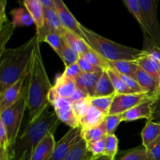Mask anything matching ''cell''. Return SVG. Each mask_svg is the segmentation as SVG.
Returning <instances> with one entry per match:
<instances>
[{"label": "cell", "instance_id": "1", "mask_svg": "<svg viewBox=\"0 0 160 160\" xmlns=\"http://www.w3.org/2000/svg\"><path fill=\"white\" fill-rule=\"evenodd\" d=\"M27 106L28 109V124L35 121L44 111L50 106L48 95L52 86L50 83L45 70L38 42L31 61L30 73L28 77Z\"/></svg>", "mask_w": 160, "mask_h": 160}, {"label": "cell", "instance_id": "2", "mask_svg": "<svg viewBox=\"0 0 160 160\" xmlns=\"http://www.w3.org/2000/svg\"><path fill=\"white\" fill-rule=\"evenodd\" d=\"M38 42L34 34L20 46L6 48L0 53V95L30 73Z\"/></svg>", "mask_w": 160, "mask_h": 160}, {"label": "cell", "instance_id": "3", "mask_svg": "<svg viewBox=\"0 0 160 160\" xmlns=\"http://www.w3.org/2000/svg\"><path fill=\"white\" fill-rule=\"evenodd\" d=\"M48 106L43 113L31 123L27 124L19 136L13 148L15 160H30L36 147L50 133L55 134L60 120Z\"/></svg>", "mask_w": 160, "mask_h": 160}, {"label": "cell", "instance_id": "4", "mask_svg": "<svg viewBox=\"0 0 160 160\" xmlns=\"http://www.w3.org/2000/svg\"><path fill=\"white\" fill-rule=\"evenodd\" d=\"M81 30L84 33V40L89 47L108 62L120 60L137 61L139 58L146 55L143 49L126 46L109 40L82 24Z\"/></svg>", "mask_w": 160, "mask_h": 160}, {"label": "cell", "instance_id": "5", "mask_svg": "<svg viewBox=\"0 0 160 160\" xmlns=\"http://www.w3.org/2000/svg\"><path fill=\"white\" fill-rule=\"evenodd\" d=\"M28 78L26 80L24 92L18 102L0 113V123H2L7 132L9 144L13 152L14 146L19 138V131L23 121L27 106V88H28ZM14 155V154H13Z\"/></svg>", "mask_w": 160, "mask_h": 160}, {"label": "cell", "instance_id": "6", "mask_svg": "<svg viewBox=\"0 0 160 160\" xmlns=\"http://www.w3.org/2000/svg\"><path fill=\"white\" fill-rule=\"evenodd\" d=\"M147 34L160 47V23L158 20V0H138Z\"/></svg>", "mask_w": 160, "mask_h": 160}, {"label": "cell", "instance_id": "7", "mask_svg": "<svg viewBox=\"0 0 160 160\" xmlns=\"http://www.w3.org/2000/svg\"><path fill=\"white\" fill-rule=\"evenodd\" d=\"M48 101L60 122L70 128H80L79 120L73 112V106L70 100L59 97L52 88L48 95Z\"/></svg>", "mask_w": 160, "mask_h": 160}, {"label": "cell", "instance_id": "8", "mask_svg": "<svg viewBox=\"0 0 160 160\" xmlns=\"http://www.w3.org/2000/svg\"><path fill=\"white\" fill-rule=\"evenodd\" d=\"M153 97L157 96H152L146 92L116 94L109 115H117V114L123 113Z\"/></svg>", "mask_w": 160, "mask_h": 160}, {"label": "cell", "instance_id": "9", "mask_svg": "<svg viewBox=\"0 0 160 160\" xmlns=\"http://www.w3.org/2000/svg\"><path fill=\"white\" fill-rule=\"evenodd\" d=\"M81 140H83V136L81 128H70L56 142L52 155L49 160H63Z\"/></svg>", "mask_w": 160, "mask_h": 160}, {"label": "cell", "instance_id": "10", "mask_svg": "<svg viewBox=\"0 0 160 160\" xmlns=\"http://www.w3.org/2000/svg\"><path fill=\"white\" fill-rule=\"evenodd\" d=\"M54 9L64 29L84 39V33L81 30V24L73 17L72 12L62 0H55Z\"/></svg>", "mask_w": 160, "mask_h": 160}, {"label": "cell", "instance_id": "11", "mask_svg": "<svg viewBox=\"0 0 160 160\" xmlns=\"http://www.w3.org/2000/svg\"><path fill=\"white\" fill-rule=\"evenodd\" d=\"M29 73L20 78L16 84L11 86L2 95H0V113L15 104L23 95L26 85V80Z\"/></svg>", "mask_w": 160, "mask_h": 160}, {"label": "cell", "instance_id": "12", "mask_svg": "<svg viewBox=\"0 0 160 160\" xmlns=\"http://www.w3.org/2000/svg\"><path fill=\"white\" fill-rule=\"evenodd\" d=\"M156 98L157 97H153V98L141 103L138 106L132 108L130 110L122 113L123 121L131 122L140 120V119H146L147 121L150 120L152 112V104Z\"/></svg>", "mask_w": 160, "mask_h": 160}, {"label": "cell", "instance_id": "13", "mask_svg": "<svg viewBox=\"0 0 160 160\" xmlns=\"http://www.w3.org/2000/svg\"><path fill=\"white\" fill-rule=\"evenodd\" d=\"M6 2L2 0L0 2V53L6 49V43L9 42L11 36L13 34L15 26L12 23V20L7 18L6 14Z\"/></svg>", "mask_w": 160, "mask_h": 160}, {"label": "cell", "instance_id": "14", "mask_svg": "<svg viewBox=\"0 0 160 160\" xmlns=\"http://www.w3.org/2000/svg\"><path fill=\"white\" fill-rule=\"evenodd\" d=\"M102 72L82 73L74 81L77 88L83 91L90 98L94 97L97 83H98V79L101 77Z\"/></svg>", "mask_w": 160, "mask_h": 160}, {"label": "cell", "instance_id": "15", "mask_svg": "<svg viewBox=\"0 0 160 160\" xmlns=\"http://www.w3.org/2000/svg\"><path fill=\"white\" fill-rule=\"evenodd\" d=\"M136 81L143 91L152 96H158L159 94L160 83L138 67L136 73Z\"/></svg>", "mask_w": 160, "mask_h": 160}, {"label": "cell", "instance_id": "16", "mask_svg": "<svg viewBox=\"0 0 160 160\" xmlns=\"http://www.w3.org/2000/svg\"><path fill=\"white\" fill-rule=\"evenodd\" d=\"M56 145L54 134H48L36 147L30 160H49Z\"/></svg>", "mask_w": 160, "mask_h": 160}, {"label": "cell", "instance_id": "17", "mask_svg": "<svg viewBox=\"0 0 160 160\" xmlns=\"http://www.w3.org/2000/svg\"><path fill=\"white\" fill-rule=\"evenodd\" d=\"M23 4L34 20L36 31H41L45 26V13L41 0H24Z\"/></svg>", "mask_w": 160, "mask_h": 160}, {"label": "cell", "instance_id": "18", "mask_svg": "<svg viewBox=\"0 0 160 160\" xmlns=\"http://www.w3.org/2000/svg\"><path fill=\"white\" fill-rule=\"evenodd\" d=\"M75 81L65 75L60 74L56 79L55 84L52 86V90L59 97L62 98H70L77 90Z\"/></svg>", "mask_w": 160, "mask_h": 160}, {"label": "cell", "instance_id": "19", "mask_svg": "<svg viewBox=\"0 0 160 160\" xmlns=\"http://www.w3.org/2000/svg\"><path fill=\"white\" fill-rule=\"evenodd\" d=\"M106 117L107 116L102 113L101 111L94 107L93 106H91L87 114L81 120H80V128L81 131H87L96 128L105 121Z\"/></svg>", "mask_w": 160, "mask_h": 160}, {"label": "cell", "instance_id": "20", "mask_svg": "<svg viewBox=\"0 0 160 160\" xmlns=\"http://www.w3.org/2000/svg\"><path fill=\"white\" fill-rule=\"evenodd\" d=\"M141 134L142 146L147 149L160 138V123L148 120Z\"/></svg>", "mask_w": 160, "mask_h": 160}, {"label": "cell", "instance_id": "21", "mask_svg": "<svg viewBox=\"0 0 160 160\" xmlns=\"http://www.w3.org/2000/svg\"><path fill=\"white\" fill-rule=\"evenodd\" d=\"M139 67L160 83V62L148 55H145L136 61Z\"/></svg>", "mask_w": 160, "mask_h": 160}, {"label": "cell", "instance_id": "22", "mask_svg": "<svg viewBox=\"0 0 160 160\" xmlns=\"http://www.w3.org/2000/svg\"><path fill=\"white\" fill-rule=\"evenodd\" d=\"M108 64H109V68H112L120 74L125 75L134 80L136 79V73L138 68V65L136 61L120 60L108 62Z\"/></svg>", "mask_w": 160, "mask_h": 160}, {"label": "cell", "instance_id": "23", "mask_svg": "<svg viewBox=\"0 0 160 160\" xmlns=\"http://www.w3.org/2000/svg\"><path fill=\"white\" fill-rule=\"evenodd\" d=\"M116 94L117 93L107 71L106 70H103L97 83L94 97L110 96Z\"/></svg>", "mask_w": 160, "mask_h": 160}, {"label": "cell", "instance_id": "24", "mask_svg": "<svg viewBox=\"0 0 160 160\" xmlns=\"http://www.w3.org/2000/svg\"><path fill=\"white\" fill-rule=\"evenodd\" d=\"M62 38L66 43L70 45L73 49H74L80 56L84 54L91 49L84 39L81 38V37L70 32V31H66L62 34Z\"/></svg>", "mask_w": 160, "mask_h": 160}, {"label": "cell", "instance_id": "25", "mask_svg": "<svg viewBox=\"0 0 160 160\" xmlns=\"http://www.w3.org/2000/svg\"><path fill=\"white\" fill-rule=\"evenodd\" d=\"M12 22L15 28L29 27L34 23L32 17L24 7H19L10 11Z\"/></svg>", "mask_w": 160, "mask_h": 160}, {"label": "cell", "instance_id": "26", "mask_svg": "<svg viewBox=\"0 0 160 160\" xmlns=\"http://www.w3.org/2000/svg\"><path fill=\"white\" fill-rule=\"evenodd\" d=\"M95 156L88 151L85 141L81 140L63 160H91Z\"/></svg>", "mask_w": 160, "mask_h": 160}, {"label": "cell", "instance_id": "27", "mask_svg": "<svg viewBox=\"0 0 160 160\" xmlns=\"http://www.w3.org/2000/svg\"><path fill=\"white\" fill-rule=\"evenodd\" d=\"M82 131V136L84 140L85 141L87 145L92 144L95 142L101 140L107 136L106 128H105L104 122L96 128H92V129L87 130V131Z\"/></svg>", "mask_w": 160, "mask_h": 160}, {"label": "cell", "instance_id": "28", "mask_svg": "<svg viewBox=\"0 0 160 160\" xmlns=\"http://www.w3.org/2000/svg\"><path fill=\"white\" fill-rule=\"evenodd\" d=\"M123 4L125 5L129 12L134 16V18L138 21V23L140 25L142 31L143 33L146 32V28H145V21H144L143 14H142V9L139 5L138 0H123Z\"/></svg>", "mask_w": 160, "mask_h": 160}, {"label": "cell", "instance_id": "29", "mask_svg": "<svg viewBox=\"0 0 160 160\" xmlns=\"http://www.w3.org/2000/svg\"><path fill=\"white\" fill-rule=\"evenodd\" d=\"M106 71H107L108 74H109V78H110L111 81H112V84L113 85L114 89L116 91V93L117 94H131L134 93L133 91H131L129 88L127 86V84L123 82V80L120 78V77L119 76L118 73L115 71L114 70H112V68H108L106 69Z\"/></svg>", "mask_w": 160, "mask_h": 160}, {"label": "cell", "instance_id": "30", "mask_svg": "<svg viewBox=\"0 0 160 160\" xmlns=\"http://www.w3.org/2000/svg\"><path fill=\"white\" fill-rule=\"evenodd\" d=\"M114 97L115 95L110 96L92 97L91 98V104L106 116H109Z\"/></svg>", "mask_w": 160, "mask_h": 160}, {"label": "cell", "instance_id": "31", "mask_svg": "<svg viewBox=\"0 0 160 160\" xmlns=\"http://www.w3.org/2000/svg\"><path fill=\"white\" fill-rule=\"evenodd\" d=\"M42 42L48 43L52 49L56 52V54L60 57L62 48L64 45V39L62 35L56 32H51L45 35Z\"/></svg>", "mask_w": 160, "mask_h": 160}, {"label": "cell", "instance_id": "32", "mask_svg": "<svg viewBox=\"0 0 160 160\" xmlns=\"http://www.w3.org/2000/svg\"><path fill=\"white\" fill-rule=\"evenodd\" d=\"M143 50L147 55L157 60L158 62H160V47L154 43L147 33H143Z\"/></svg>", "mask_w": 160, "mask_h": 160}, {"label": "cell", "instance_id": "33", "mask_svg": "<svg viewBox=\"0 0 160 160\" xmlns=\"http://www.w3.org/2000/svg\"><path fill=\"white\" fill-rule=\"evenodd\" d=\"M80 57L84 59L88 62L92 63V65L100 67V68L103 69V70H106V69L109 68L108 61H106L104 58L102 57L98 53L92 50V48L88 52L84 53V54L80 56Z\"/></svg>", "mask_w": 160, "mask_h": 160}, {"label": "cell", "instance_id": "34", "mask_svg": "<svg viewBox=\"0 0 160 160\" xmlns=\"http://www.w3.org/2000/svg\"><path fill=\"white\" fill-rule=\"evenodd\" d=\"M79 58L80 55L74 49H73L70 45H67L64 41V45L62 48L60 59L65 64V67L78 62Z\"/></svg>", "mask_w": 160, "mask_h": 160}, {"label": "cell", "instance_id": "35", "mask_svg": "<svg viewBox=\"0 0 160 160\" xmlns=\"http://www.w3.org/2000/svg\"><path fill=\"white\" fill-rule=\"evenodd\" d=\"M118 152V138L115 134H109L106 137V148L104 156L115 159Z\"/></svg>", "mask_w": 160, "mask_h": 160}, {"label": "cell", "instance_id": "36", "mask_svg": "<svg viewBox=\"0 0 160 160\" xmlns=\"http://www.w3.org/2000/svg\"><path fill=\"white\" fill-rule=\"evenodd\" d=\"M72 106H73V112H74L78 120L80 121V120H81L87 114L89 108L92 106L91 98L88 97V98H86L84 99L81 100V101L72 103Z\"/></svg>", "mask_w": 160, "mask_h": 160}, {"label": "cell", "instance_id": "37", "mask_svg": "<svg viewBox=\"0 0 160 160\" xmlns=\"http://www.w3.org/2000/svg\"><path fill=\"white\" fill-rule=\"evenodd\" d=\"M121 122H123L121 114L107 116L104 121L105 128H106L107 135H109V134H115L116 130L117 129V128H118V126Z\"/></svg>", "mask_w": 160, "mask_h": 160}, {"label": "cell", "instance_id": "38", "mask_svg": "<svg viewBox=\"0 0 160 160\" xmlns=\"http://www.w3.org/2000/svg\"><path fill=\"white\" fill-rule=\"evenodd\" d=\"M147 150L144 146L128 152L120 160H146Z\"/></svg>", "mask_w": 160, "mask_h": 160}, {"label": "cell", "instance_id": "39", "mask_svg": "<svg viewBox=\"0 0 160 160\" xmlns=\"http://www.w3.org/2000/svg\"><path fill=\"white\" fill-rule=\"evenodd\" d=\"M87 147L88 151L94 156H102L104 155L105 148H106V138L92 144L87 145Z\"/></svg>", "mask_w": 160, "mask_h": 160}, {"label": "cell", "instance_id": "40", "mask_svg": "<svg viewBox=\"0 0 160 160\" xmlns=\"http://www.w3.org/2000/svg\"><path fill=\"white\" fill-rule=\"evenodd\" d=\"M78 64L79 65L80 68L83 73H99V72H102L103 70H105L100 67L92 65V63L88 62L87 60L81 57H80L78 59Z\"/></svg>", "mask_w": 160, "mask_h": 160}, {"label": "cell", "instance_id": "41", "mask_svg": "<svg viewBox=\"0 0 160 160\" xmlns=\"http://www.w3.org/2000/svg\"><path fill=\"white\" fill-rule=\"evenodd\" d=\"M82 73L83 72L81 71L79 65L78 64V62H76V63L72 64V65L69 66V67H66L62 74L75 81Z\"/></svg>", "mask_w": 160, "mask_h": 160}, {"label": "cell", "instance_id": "42", "mask_svg": "<svg viewBox=\"0 0 160 160\" xmlns=\"http://www.w3.org/2000/svg\"><path fill=\"white\" fill-rule=\"evenodd\" d=\"M118 73L119 76L120 77V78L123 80V82L127 84V86H128L131 91H133L134 93H142V92H145L143 91V89L141 88V86L139 85V84L135 81V80L133 79V78H129V77L128 76H125V75L120 74L119 73Z\"/></svg>", "mask_w": 160, "mask_h": 160}, {"label": "cell", "instance_id": "43", "mask_svg": "<svg viewBox=\"0 0 160 160\" xmlns=\"http://www.w3.org/2000/svg\"><path fill=\"white\" fill-rule=\"evenodd\" d=\"M146 150V160H160V138Z\"/></svg>", "mask_w": 160, "mask_h": 160}, {"label": "cell", "instance_id": "44", "mask_svg": "<svg viewBox=\"0 0 160 160\" xmlns=\"http://www.w3.org/2000/svg\"><path fill=\"white\" fill-rule=\"evenodd\" d=\"M150 120L160 123V95H158L152 104V112Z\"/></svg>", "mask_w": 160, "mask_h": 160}, {"label": "cell", "instance_id": "45", "mask_svg": "<svg viewBox=\"0 0 160 160\" xmlns=\"http://www.w3.org/2000/svg\"><path fill=\"white\" fill-rule=\"evenodd\" d=\"M88 98V96L83 91H81V89L77 88L76 92H75L74 93H73V95H72L70 98H68V99L70 100V102H71L72 103H73L76 102L84 99V98Z\"/></svg>", "mask_w": 160, "mask_h": 160}, {"label": "cell", "instance_id": "46", "mask_svg": "<svg viewBox=\"0 0 160 160\" xmlns=\"http://www.w3.org/2000/svg\"><path fill=\"white\" fill-rule=\"evenodd\" d=\"M44 9H54L55 0H41Z\"/></svg>", "mask_w": 160, "mask_h": 160}, {"label": "cell", "instance_id": "47", "mask_svg": "<svg viewBox=\"0 0 160 160\" xmlns=\"http://www.w3.org/2000/svg\"><path fill=\"white\" fill-rule=\"evenodd\" d=\"M91 160H114L112 158L109 157V156H106L102 155V156H95V157L92 158Z\"/></svg>", "mask_w": 160, "mask_h": 160}, {"label": "cell", "instance_id": "48", "mask_svg": "<svg viewBox=\"0 0 160 160\" xmlns=\"http://www.w3.org/2000/svg\"><path fill=\"white\" fill-rule=\"evenodd\" d=\"M160 95V89H159V95Z\"/></svg>", "mask_w": 160, "mask_h": 160}]
</instances>
